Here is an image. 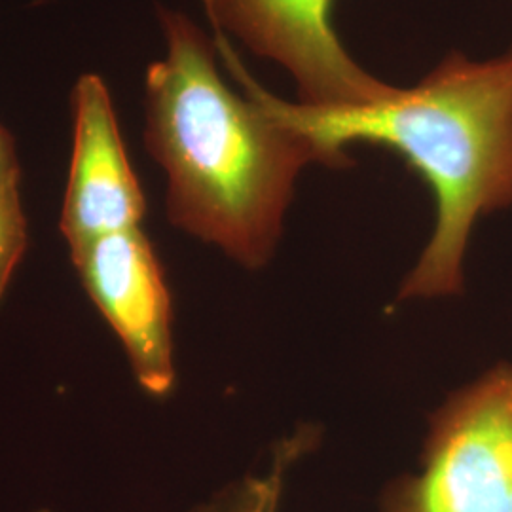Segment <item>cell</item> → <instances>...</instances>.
Segmentation results:
<instances>
[{
    "mask_svg": "<svg viewBox=\"0 0 512 512\" xmlns=\"http://www.w3.org/2000/svg\"><path fill=\"white\" fill-rule=\"evenodd\" d=\"M215 48L241 92L302 133L321 165L351 164V145L401 154L431 186L437 220L399 298H437L463 287V260L476 222L512 205V46L492 57L444 55L412 88L357 109H311L266 90L234 44Z\"/></svg>",
    "mask_w": 512,
    "mask_h": 512,
    "instance_id": "6da1fadb",
    "label": "cell"
},
{
    "mask_svg": "<svg viewBox=\"0 0 512 512\" xmlns=\"http://www.w3.org/2000/svg\"><path fill=\"white\" fill-rule=\"evenodd\" d=\"M164 55L145 74V147L165 175V213L184 234L245 268L272 260L300 173L321 164L219 71L215 42L184 12L160 6Z\"/></svg>",
    "mask_w": 512,
    "mask_h": 512,
    "instance_id": "7a4b0ae2",
    "label": "cell"
},
{
    "mask_svg": "<svg viewBox=\"0 0 512 512\" xmlns=\"http://www.w3.org/2000/svg\"><path fill=\"white\" fill-rule=\"evenodd\" d=\"M382 512H512V365L446 401L431 418L420 473L385 490Z\"/></svg>",
    "mask_w": 512,
    "mask_h": 512,
    "instance_id": "3957f363",
    "label": "cell"
},
{
    "mask_svg": "<svg viewBox=\"0 0 512 512\" xmlns=\"http://www.w3.org/2000/svg\"><path fill=\"white\" fill-rule=\"evenodd\" d=\"M334 0H202L217 35L279 65L293 78L300 105L357 109L401 90L368 73L332 25Z\"/></svg>",
    "mask_w": 512,
    "mask_h": 512,
    "instance_id": "277c9868",
    "label": "cell"
},
{
    "mask_svg": "<svg viewBox=\"0 0 512 512\" xmlns=\"http://www.w3.org/2000/svg\"><path fill=\"white\" fill-rule=\"evenodd\" d=\"M78 277L126 349L137 384L165 397L175 384L171 296L156 251L139 228L71 249Z\"/></svg>",
    "mask_w": 512,
    "mask_h": 512,
    "instance_id": "5b68a950",
    "label": "cell"
},
{
    "mask_svg": "<svg viewBox=\"0 0 512 512\" xmlns=\"http://www.w3.org/2000/svg\"><path fill=\"white\" fill-rule=\"evenodd\" d=\"M73 152L59 230L69 249L129 228L147 213L107 82L82 74L71 95Z\"/></svg>",
    "mask_w": 512,
    "mask_h": 512,
    "instance_id": "8992f818",
    "label": "cell"
},
{
    "mask_svg": "<svg viewBox=\"0 0 512 512\" xmlns=\"http://www.w3.org/2000/svg\"><path fill=\"white\" fill-rule=\"evenodd\" d=\"M313 442L315 437L310 429H302L293 437L281 440L264 475L245 476L192 512H279L287 473L296 459L310 450Z\"/></svg>",
    "mask_w": 512,
    "mask_h": 512,
    "instance_id": "52a82bcc",
    "label": "cell"
},
{
    "mask_svg": "<svg viewBox=\"0 0 512 512\" xmlns=\"http://www.w3.org/2000/svg\"><path fill=\"white\" fill-rule=\"evenodd\" d=\"M27 217L19 186L0 188V298L27 249Z\"/></svg>",
    "mask_w": 512,
    "mask_h": 512,
    "instance_id": "ba28073f",
    "label": "cell"
},
{
    "mask_svg": "<svg viewBox=\"0 0 512 512\" xmlns=\"http://www.w3.org/2000/svg\"><path fill=\"white\" fill-rule=\"evenodd\" d=\"M18 148L14 135L0 124V188L19 186Z\"/></svg>",
    "mask_w": 512,
    "mask_h": 512,
    "instance_id": "9c48e42d",
    "label": "cell"
}]
</instances>
